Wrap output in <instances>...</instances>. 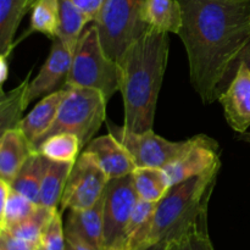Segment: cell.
Wrapping results in <instances>:
<instances>
[{"label":"cell","mask_w":250,"mask_h":250,"mask_svg":"<svg viewBox=\"0 0 250 250\" xmlns=\"http://www.w3.org/2000/svg\"><path fill=\"white\" fill-rule=\"evenodd\" d=\"M193 88L205 105L231 83L250 42V0H178Z\"/></svg>","instance_id":"obj_1"},{"label":"cell","mask_w":250,"mask_h":250,"mask_svg":"<svg viewBox=\"0 0 250 250\" xmlns=\"http://www.w3.org/2000/svg\"><path fill=\"white\" fill-rule=\"evenodd\" d=\"M167 32L149 27L122 54L120 92L124 99V127L131 132L153 129L156 104L168 60Z\"/></svg>","instance_id":"obj_2"},{"label":"cell","mask_w":250,"mask_h":250,"mask_svg":"<svg viewBox=\"0 0 250 250\" xmlns=\"http://www.w3.org/2000/svg\"><path fill=\"white\" fill-rule=\"evenodd\" d=\"M219 170L172 186L156 203L146 248L163 241H176L208 215V205Z\"/></svg>","instance_id":"obj_3"},{"label":"cell","mask_w":250,"mask_h":250,"mask_svg":"<svg viewBox=\"0 0 250 250\" xmlns=\"http://www.w3.org/2000/svg\"><path fill=\"white\" fill-rule=\"evenodd\" d=\"M63 88H92L109 102L120 90V68L105 51L95 23L84 29L73 53L72 65Z\"/></svg>","instance_id":"obj_4"},{"label":"cell","mask_w":250,"mask_h":250,"mask_svg":"<svg viewBox=\"0 0 250 250\" xmlns=\"http://www.w3.org/2000/svg\"><path fill=\"white\" fill-rule=\"evenodd\" d=\"M65 89V97L55 122L37 143L36 149L48 137L62 132L76 134L85 148L106 120L107 99L102 92L92 88Z\"/></svg>","instance_id":"obj_5"},{"label":"cell","mask_w":250,"mask_h":250,"mask_svg":"<svg viewBox=\"0 0 250 250\" xmlns=\"http://www.w3.org/2000/svg\"><path fill=\"white\" fill-rule=\"evenodd\" d=\"M144 6L146 0H105L93 23L112 60L119 61L126 49L149 28L144 21Z\"/></svg>","instance_id":"obj_6"},{"label":"cell","mask_w":250,"mask_h":250,"mask_svg":"<svg viewBox=\"0 0 250 250\" xmlns=\"http://www.w3.org/2000/svg\"><path fill=\"white\" fill-rule=\"evenodd\" d=\"M138 199L132 173L107 182L104 192V249L124 248L125 232Z\"/></svg>","instance_id":"obj_7"},{"label":"cell","mask_w":250,"mask_h":250,"mask_svg":"<svg viewBox=\"0 0 250 250\" xmlns=\"http://www.w3.org/2000/svg\"><path fill=\"white\" fill-rule=\"evenodd\" d=\"M109 178L95 159L83 150L73 165L62 198L60 210H83L92 208L104 194Z\"/></svg>","instance_id":"obj_8"},{"label":"cell","mask_w":250,"mask_h":250,"mask_svg":"<svg viewBox=\"0 0 250 250\" xmlns=\"http://www.w3.org/2000/svg\"><path fill=\"white\" fill-rule=\"evenodd\" d=\"M107 129L129 151L137 167L164 168L185 149L187 141L171 142L151 131L136 133L107 121Z\"/></svg>","instance_id":"obj_9"},{"label":"cell","mask_w":250,"mask_h":250,"mask_svg":"<svg viewBox=\"0 0 250 250\" xmlns=\"http://www.w3.org/2000/svg\"><path fill=\"white\" fill-rule=\"evenodd\" d=\"M220 146L207 134L187 139L185 149L164 167L171 187L197 176L220 170Z\"/></svg>","instance_id":"obj_10"},{"label":"cell","mask_w":250,"mask_h":250,"mask_svg":"<svg viewBox=\"0 0 250 250\" xmlns=\"http://www.w3.org/2000/svg\"><path fill=\"white\" fill-rule=\"evenodd\" d=\"M73 53L68 50L59 38L53 39L50 53L43 63L36 78L29 82L26 95L27 105L41 97L50 94L59 89V85L65 84L66 77L72 65Z\"/></svg>","instance_id":"obj_11"},{"label":"cell","mask_w":250,"mask_h":250,"mask_svg":"<svg viewBox=\"0 0 250 250\" xmlns=\"http://www.w3.org/2000/svg\"><path fill=\"white\" fill-rule=\"evenodd\" d=\"M219 102L229 127L239 134L247 132L250 127V71L244 63H239Z\"/></svg>","instance_id":"obj_12"},{"label":"cell","mask_w":250,"mask_h":250,"mask_svg":"<svg viewBox=\"0 0 250 250\" xmlns=\"http://www.w3.org/2000/svg\"><path fill=\"white\" fill-rule=\"evenodd\" d=\"M84 151L95 159L109 181L131 175L137 168L129 151L110 132L92 139Z\"/></svg>","instance_id":"obj_13"},{"label":"cell","mask_w":250,"mask_h":250,"mask_svg":"<svg viewBox=\"0 0 250 250\" xmlns=\"http://www.w3.org/2000/svg\"><path fill=\"white\" fill-rule=\"evenodd\" d=\"M36 151L33 143L19 127L0 134V180L11 185L22 166Z\"/></svg>","instance_id":"obj_14"},{"label":"cell","mask_w":250,"mask_h":250,"mask_svg":"<svg viewBox=\"0 0 250 250\" xmlns=\"http://www.w3.org/2000/svg\"><path fill=\"white\" fill-rule=\"evenodd\" d=\"M65 233L78 237L98 250H104V194L92 208L70 210Z\"/></svg>","instance_id":"obj_15"},{"label":"cell","mask_w":250,"mask_h":250,"mask_svg":"<svg viewBox=\"0 0 250 250\" xmlns=\"http://www.w3.org/2000/svg\"><path fill=\"white\" fill-rule=\"evenodd\" d=\"M65 93L66 89L62 88L43 97L20 122L19 128L33 143L34 148L55 122Z\"/></svg>","instance_id":"obj_16"},{"label":"cell","mask_w":250,"mask_h":250,"mask_svg":"<svg viewBox=\"0 0 250 250\" xmlns=\"http://www.w3.org/2000/svg\"><path fill=\"white\" fill-rule=\"evenodd\" d=\"M32 7L33 0H0V55L10 58L17 28Z\"/></svg>","instance_id":"obj_17"},{"label":"cell","mask_w":250,"mask_h":250,"mask_svg":"<svg viewBox=\"0 0 250 250\" xmlns=\"http://www.w3.org/2000/svg\"><path fill=\"white\" fill-rule=\"evenodd\" d=\"M144 21L150 28L178 34L182 27V9L178 0H146Z\"/></svg>","instance_id":"obj_18"},{"label":"cell","mask_w":250,"mask_h":250,"mask_svg":"<svg viewBox=\"0 0 250 250\" xmlns=\"http://www.w3.org/2000/svg\"><path fill=\"white\" fill-rule=\"evenodd\" d=\"M1 194V212H0V229H10L31 216L39 204H36L23 194L12 189L6 181L0 180Z\"/></svg>","instance_id":"obj_19"},{"label":"cell","mask_w":250,"mask_h":250,"mask_svg":"<svg viewBox=\"0 0 250 250\" xmlns=\"http://www.w3.org/2000/svg\"><path fill=\"white\" fill-rule=\"evenodd\" d=\"M155 208L156 203L146 202L141 198L137 200L125 232L124 248L128 250L146 249V239L150 232Z\"/></svg>","instance_id":"obj_20"},{"label":"cell","mask_w":250,"mask_h":250,"mask_svg":"<svg viewBox=\"0 0 250 250\" xmlns=\"http://www.w3.org/2000/svg\"><path fill=\"white\" fill-rule=\"evenodd\" d=\"M50 160L36 151L29 156L19 175L11 183L12 189L23 194L36 204H39V192Z\"/></svg>","instance_id":"obj_21"},{"label":"cell","mask_w":250,"mask_h":250,"mask_svg":"<svg viewBox=\"0 0 250 250\" xmlns=\"http://www.w3.org/2000/svg\"><path fill=\"white\" fill-rule=\"evenodd\" d=\"M75 163L50 161L39 192V205L59 210L63 190Z\"/></svg>","instance_id":"obj_22"},{"label":"cell","mask_w":250,"mask_h":250,"mask_svg":"<svg viewBox=\"0 0 250 250\" xmlns=\"http://www.w3.org/2000/svg\"><path fill=\"white\" fill-rule=\"evenodd\" d=\"M32 71L27 75V77L20 83L14 89L5 93L1 90L0 95V134L11 128H17L23 119L22 115L26 107L28 106L26 103L27 90L29 85Z\"/></svg>","instance_id":"obj_23"},{"label":"cell","mask_w":250,"mask_h":250,"mask_svg":"<svg viewBox=\"0 0 250 250\" xmlns=\"http://www.w3.org/2000/svg\"><path fill=\"white\" fill-rule=\"evenodd\" d=\"M132 178L138 197L146 202L159 203L171 188L164 168L137 167Z\"/></svg>","instance_id":"obj_24"},{"label":"cell","mask_w":250,"mask_h":250,"mask_svg":"<svg viewBox=\"0 0 250 250\" xmlns=\"http://www.w3.org/2000/svg\"><path fill=\"white\" fill-rule=\"evenodd\" d=\"M89 19L70 0H60V23L58 37L63 45L75 53L81 36Z\"/></svg>","instance_id":"obj_25"},{"label":"cell","mask_w":250,"mask_h":250,"mask_svg":"<svg viewBox=\"0 0 250 250\" xmlns=\"http://www.w3.org/2000/svg\"><path fill=\"white\" fill-rule=\"evenodd\" d=\"M60 23V0H37L32 7L31 26L24 32L22 39L38 32L53 41L58 37Z\"/></svg>","instance_id":"obj_26"},{"label":"cell","mask_w":250,"mask_h":250,"mask_svg":"<svg viewBox=\"0 0 250 250\" xmlns=\"http://www.w3.org/2000/svg\"><path fill=\"white\" fill-rule=\"evenodd\" d=\"M82 148V143L76 134L62 132L48 137L37 146L36 150L50 161L76 163Z\"/></svg>","instance_id":"obj_27"},{"label":"cell","mask_w":250,"mask_h":250,"mask_svg":"<svg viewBox=\"0 0 250 250\" xmlns=\"http://www.w3.org/2000/svg\"><path fill=\"white\" fill-rule=\"evenodd\" d=\"M58 211L59 210L38 205L31 216H28L20 224L5 229V232L15 237H19L21 239H24V241L39 244L44 229Z\"/></svg>","instance_id":"obj_28"},{"label":"cell","mask_w":250,"mask_h":250,"mask_svg":"<svg viewBox=\"0 0 250 250\" xmlns=\"http://www.w3.org/2000/svg\"><path fill=\"white\" fill-rule=\"evenodd\" d=\"M172 250H215L208 233V215L181 238L172 241Z\"/></svg>","instance_id":"obj_29"},{"label":"cell","mask_w":250,"mask_h":250,"mask_svg":"<svg viewBox=\"0 0 250 250\" xmlns=\"http://www.w3.org/2000/svg\"><path fill=\"white\" fill-rule=\"evenodd\" d=\"M65 227L62 226L61 212L58 211L44 229L39 250H65Z\"/></svg>","instance_id":"obj_30"},{"label":"cell","mask_w":250,"mask_h":250,"mask_svg":"<svg viewBox=\"0 0 250 250\" xmlns=\"http://www.w3.org/2000/svg\"><path fill=\"white\" fill-rule=\"evenodd\" d=\"M0 249L1 250H39V244L24 241L7 232L1 231L0 234Z\"/></svg>","instance_id":"obj_31"},{"label":"cell","mask_w":250,"mask_h":250,"mask_svg":"<svg viewBox=\"0 0 250 250\" xmlns=\"http://www.w3.org/2000/svg\"><path fill=\"white\" fill-rule=\"evenodd\" d=\"M70 1L73 2L81 11L84 12L90 22L97 20L105 4V0H70Z\"/></svg>","instance_id":"obj_32"},{"label":"cell","mask_w":250,"mask_h":250,"mask_svg":"<svg viewBox=\"0 0 250 250\" xmlns=\"http://www.w3.org/2000/svg\"><path fill=\"white\" fill-rule=\"evenodd\" d=\"M66 246L65 250H98L94 247H92L90 244H88L87 242H84L83 239L78 238V237L72 236V234H66Z\"/></svg>","instance_id":"obj_33"},{"label":"cell","mask_w":250,"mask_h":250,"mask_svg":"<svg viewBox=\"0 0 250 250\" xmlns=\"http://www.w3.org/2000/svg\"><path fill=\"white\" fill-rule=\"evenodd\" d=\"M9 75V56L0 55V85L5 83Z\"/></svg>","instance_id":"obj_34"},{"label":"cell","mask_w":250,"mask_h":250,"mask_svg":"<svg viewBox=\"0 0 250 250\" xmlns=\"http://www.w3.org/2000/svg\"><path fill=\"white\" fill-rule=\"evenodd\" d=\"M239 63H244V65H246L250 71V42L247 44V46L243 49V51L241 53V55H239L238 65Z\"/></svg>","instance_id":"obj_35"},{"label":"cell","mask_w":250,"mask_h":250,"mask_svg":"<svg viewBox=\"0 0 250 250\" xmlns=\"http://www.w3.org/2000/svg\"><path fill=\"white\" fill-rule=\"evenodd\" d=\"M146 250H172V241H163L153 244Z\"/></svg>","instance_id":"obj_36"},{"label":"cell","mask_w":250,"mask_h":250,"mask_svg":"<svg viewBox=\"0 0 250 250\" xmlns=\"http://www.w3.org/2000/svg\"><path fill=\"white\" fill-rule=\"evenodd\" d=\"M238 139H241V141L243 142H247V143L250 144V132H244V133H241L238 136Z\"/></svg>","instance_id":"obj_37"},{"label":"cell","mask_w":250,"mask_h":250,"mask_svg":"<svg viewBox=\"0 0 250 250\" xmlns=\"http://www.w3.org/2000/svg\"><path fill=\"white\" fill-rule=\"evenodd\" d=\"M104 250H128L126 248H109V249H104Z\"/></svg>","instance_id":"obj_38"},{"label":"cell","mask_w":250,"mask_h":250,"mask_svg":"<svg viewBox=\"0 0 250 250\" xmlns=\"http://www.w3.org/2000/svg\"><path fill=\"white\" fill-rule=\"evenodd\" d=\"M36 1H37V0H33V5H34V4H36Z\"/></svg>","instance_id":"obj_39"},{"label":"cell","mask_w":250,"mask_h":250,"mask_svg":"<svg viewBox=\"0 0 250 250\" xmlns=\"http://www.w3.org/2000/svg\"><path fill=\"white\" fill-rule=\"evenodd\" d=\"M0 250H1V249H0Z\"/></svg>","instance_id":"obj_40"}]
</instances>
